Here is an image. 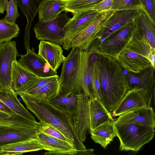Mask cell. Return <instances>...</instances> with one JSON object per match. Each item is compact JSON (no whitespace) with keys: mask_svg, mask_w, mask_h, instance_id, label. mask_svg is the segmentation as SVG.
<instances>
[{"mask_svg":"<svg viewBox=\"0 0 155 155\" xmlns=\"http://www.w3.org/2000/svg\"><path fill=\"white\" fill-rule=\"evenodd\" d=\"M45 0H16L27 19L25 29V38L27 39L26 43H29V30L32 23L38 12L42 4Z\"/></svg>","mask_w":155,"mask_h":155,"instance_id":"obj_24","label":"cell"},{"mask_svg":"<svg viewBox=\"0 0 155 155\" xmlns=\"http://www.w3.org/2000/svg\"><path fill=\"white\" fill-rule=\"evenodd\" d=\"M139 9L114 11L105 27L99 32L95 40L89 47L97 46L101 39H106L125 25L134 20Z\"/></svg>","mask_w":155,"mask_h":155,"instance_id":"obj_11","label":"cell"},{"mask_svg":"<svg viewBox=\"0 0 155 155\" xmlns=\"http://www.w3.org/2000/svg\"><path fill=\"white\" fill-rule=\"evenodd\" d=\"M11 88L18 95L25 92L40 78L22 66L17 60L12 63Z\"/></svg>","mask_w":155,"mask_h":155,"instance_id":"obj_14","label":"cell"},{"mask_svg":"<svg viewBox=\"0 0 155 155\" xmlns=\"http://www.w3.org/2000/svg\"><path fill=\"white\" fill-rule=\"evenodd\" d=\"M78 94H72L68 96L58 94L49 101L57 109L75 115L78 107Z\"/></svg>","mask_w":155,"mask_h":155,"instance_id":"obj_29","label":"cell"},{"mask_svg":"<svg viewBox=\"0 0 155 155\" xmlns=\"http://www.w3.org/2000/svg\"><path fill=\"white\" fill-rule=\"evenodd\" d=\"M0 102L26 119L35 123L37 122L34 116L20 102L17 95L12 89L0 88Z\"/></svg>","mask_w":155,"mask_h":155,"instance_id":"obj_20","label":"cell"},{"mask_svg":"<svg viewBox=\"0 0 155 155\" xmlns=\"http://www.w3.org/2000/svg\"><path fill=\"white\" fill-rule=\"evenodd\" d=\"M59 78V95L68 96L78 94L83 90L82 85V58L81 50L78 47L72 48L63 62Z\"/></svg>","mask_w":155,"mask_h":155,"instance_id":"obj_4","label":"cell"},{"mask_svg":"<svg viewBox=\"0 0 155 155\" xmlns=\"http://www.w3.org/2000/svg\"><path fill=\"white\" fill-rule=\"evenodd\" d=\"M114 121L107 122L90 133L91 139L95 143L100 144L104 149H106L116 137Z\"/></svg>","mask_w":155,"mask_h":155,"instance_id":"obj_25","label":"cell"},{"mask_svg":"<svg viewBox=\"0 0 155 155\" xmlns=\"http://www.w3.org/2000/svg\"><path fill=\"white\" fill-rule=\"evenodd\" d=\"M25 54L19 55L18 62L23 67L40 77H46L57 75L45 60L37 54L32 47L26 50Z\"/></svg>","mask_w":155,"mask_h":155,"instance_id":"obj_12","label":"cell"},{"mask_svg":"<svg viewBox=\"0 0 155 155\" xmlns=\"http://www.w3.org/2000/svg\"><path fill=\"white\" fill-rule=\"evenodd\" d=\"M114 125L121 151H138L154 136L155 128L134 123Z\"/></svg>","mask_w":155,"mask_h":155,"instance_id":"obj_5","label":"cell"},{"mask_svg":"<svg viewBox=\"0 0 155 155\" xmlns=\"http://www.w3.org/2000/svg\"><path fill=\"white\" fill-rule=\"evenodd\" d=\"M142 8L155 24V0H137Z\"/></svg>","mask_w":155,"mask_h":155,"instance_id":"obj_39","label":"cell"},{"mask_svg":"<svg viewBox=\"0 0 155 155\" xmlns=\"http://www.w3.org/2000/svg\"><path fill=\"white\" fill-rule=\"evenodd\" d=\"M81 50V49H80ZM82 58V85L83 90L89 97L93 96L90 68L89 57L91 53L88 50H81Z\"/></svg>","mask_w":155,"mask_h":155,"instance_id":"obj_31","label":"cell"},{"mask_svg":"<svg viewBox=\"0 0 155 155\" xmlns=\"http://www.w3.org/2000/svg\"><path fill=\"white\" fill-rule=\"evenodd\" d=\"M19 95L27 108L40 121L48 123L58 129L77 149L86 148L78 136L75 115L57 109L44 97L25 93Z\"/></svg>","mask_w":155,"mask_h":155,"instance_id":"obj_1","label":"cell"},{"mask_svg":"<svg viewBox=\"0 0 155 155\" xmlns=\"http://www.w3.org/2000/svg\"><path fill=\"white\" fill-rule=\"evenodd\" d=\"M134 20L120 28L95 47L89 48L91 53H100L117 60L134 27Z\"/></svg>","mask_w":155,"mask_h":155,"instance_id":"obj_7","label":"cell"},{"mask_svg":"<svg viewBox=\"0 0 155 155\" xmlns=\"http://www.w3.org/2000/svg\"><path fill=\"white\" fill-rule=\"evenodd\" d=\"M37 125L39 131L47 135L67 142L75 148L74 144L69 140L53 126L41 121L37 122Z\"/></svg>","mask_w":155,"mask_h":155,"instance_id":"obj_35","label":"cell"},{"mask_svg":"<svg viewBox=\"0 0 155 155\" xmlns=\"http://www.w3.org/2000/svg\"><path fill=\"white\" fill-rule=\"evenodd\" d=\"M37 139L50 151H62L76 149L70 143L62 140L47 135L39 131Z\"/></svg>","mask_w":155,"mask_h":155,"instance_id":"obj_27","label":"cell"},{"mask_svg":"<svg viewBox=\"0 0 155 155\" xmlns=\"http://www.w3.org/2000/svg\"><path fill=\"white\" fill-rule=\"evenodd\" d=\"M94 150L93 149H74L62 151H48L45 153V155H93Z\"/></svg>","mask_w":155,"mask_h":155,"instance_id":"obj_38","label":"cell"},{"mask_svg":"<svg viewBox=\"0 0 155 155\" xmlns=\"http://www.w3.org/2000/svg\"><path fill=\"white\" fill-rule=\"evenodd\" d=\"M135 25L141 31L153 51L155 50V24L142 8L139 9L134 19Z\"/></svg>","mask_w":155,"mask_h":155,"instance_id":"obj_23","label":"cell"},{"mask_svg":"<svg viewBox=\"0 0 155 155\" xmlns=\"http://www.w3.org/2000/svg\"><path fill=\"white\" fill-rule=\"evenodd\" d=\"M117 61L129 72L138 73L149 67L155 68V52L134 22L133 29Z\"/></svg>","mask_w":155,"mask_h":155,"instance_id":"obj_3","label":"cell"},{"mask_svg":"<svg viewBox=\"0 0 155 155\" xmlns=\"http://www.w3.org/2000/svg\"><path fill=\"white\" fill-rule=\"evenodd\" d=\"M59 90L60 82L58 79L39 88L27 91L24 93L31 95L43 96L49 101L55 98L59 94Z\"/></svg>","mask_w":155,"mask_h":155,"instance_id":"obj_32","label":"cell"},{"mask_svg":"<svg viewBox=\"0 0 155 155\" xmlns=\"http://www.w3.org/2000/svg\"><path fill=\"white\" fill-rule=\"evenodd\" d=\"M59 76L58 75L46 77H40L26 91H31L39 88L52 81L59 79Z\"/></svg>","mask_w":155,"mask_h":155,"instance_id":"obj_41","label":"cell"},{"mask_svg":"<svg viewBox=\"0 0 155 155\" xmlns=\"http://www.w3.org/2000/svg\"><path fill=\"white\" fill-rule=\"evenodd\" d=\"M66 4V0H45L38 12L39 21L47 22L55 19L65 11Z\"/></svg>","mask_w":155,"mask_h":155,"instance_id":"obj_22","label":"cell"},{"mask_svg":"<svg viewBox=\"0 0 155 155\" xmlns=\"http://www.w3.org/2000/svg\"><path fill=\"white\" fill-rule=\"evenodd\" d=\"M18 6L16 0H9L7 5L6 14L3 19L9 22L15 23L17 19L19 16Z\"/></svg>","mask_w":155,"mask_h":155,"instance_id":"obj_37","label":"cell"},{"mask_svg":"<svg viewBox=\"0 0 155 155\" xmlns=\"http://www.w3.org/2000/svg\"><path fill=\"white\" fill-rule=\"evenodd\" d=\"M102 12L93 10H85L73 14V17L70 18L64 28L66 34L64 41L83 30Z\"/></svg>","mask_w":155,"mask_h":155,"instance_id":"obj_15","label":"cell"},{"mask_svg":"<svg viewBox=\"0 0 155 155\" xmlns=\"http://www.w3.org/2000/svg\"><path fill=\"white\" fill-rule=\"evenodd\" d=\"M5 0V3L7 5V4L8 1V0Z\"/></svg>","mask_w":155,"mask_h":155,"instance_id":"obj_45","label":"cell"},{"mask_svg":"<svg viewBox=\"0 0 155 155\" xmlns=\"http://www.w3.org/2000/svg\"><path fill=\"white\" fill-rule=\"evenodd\" d=\"M142 8L137 0H113L112 9L114 11Z\"/></svg>","mask_w":155,"mask_h":155,"instance_id":"obj_36","label":"cell"},{"mask_svg":"<svg viewBox=\"0 0 155 155\" xmlns=\"http://www.w3.org/2000/svg\"><path fill=\"white\" fill-rule=\"evenodd\" d=\"M38 54L43 58L54 71H57L65 59L61 47L58 44L41 40Z\"/></svg>","mask_w":155,"mask_h":155,"instance_id":"obj_18","label":"cell"},{"mask_svg":"<svg viewBox=\"0 0 155 155\" xmlns=\"http://www.w3.org/2000/svg\"><path fill=\"white\" fill-rule=\"evenodd\" d=\"M39 129L29 130H13L0 133V150L1 146L31 138H37Z\"/></svg>","mask_w":155,"mask_h":155,"instance_id":"obj_28","label":"cell"},{"mask_svg":"<svg viewBox=\"0 0 155 155\" xmlns=\"http://www.w3.org/2000/svg\"><path fill=\"white\" fill-rule=\"evenodd\" d=\"M11 115L5 112L0 111V117L8 118L11 117Z\"/></svg>","mask_w":155,"mask_h":155,"instance_id":"obj_44","label":"cell"},{"mask_svg":"<svg viewBox=\"0 0 155 155\" xmlns=\"http://www.w3.org/2000/svg\"><path fill=\"white\" fill-rule=\"evenodd\" d=\"M20 29L15 23L0 19V43L11 41L18 36Z\"/></svg>","mask_w":155,"mask_h":155,"instance_id":"obj_33","label":"cell"},{"mask_svg":"<svg viewBox=\"0 0 155 155\" xmlns=\"http://www.w3.org/2000/svg\"><path fill=\"white\" fill-rule=\"evenodd\" d=\"M89 109L90 121V133L103 124L114 121L111 114L102 102L93 96L89 97Z\"/></svg>","mask_w":155,"mask_h":155,"instance_id":"obj_19","label":"cell"},{"mask_svg":"<svg viewBox=\"0 0 155 155\" xmlns=\"http://www.w3.org/2000/svg\"><path fill=\"white\" fill-rule=\"evenodd\" d=\"M89 62L93 96L98 98L102 103L103 97L100 84V66L97 54L94 53L90 54Z\"/></svg>","mask_w":155,"mask_h":155,"instance_id":"obj_30","label":"cell"},{"mask_svg":"<svg viewBox=\"0 0 155 155\" xmlns=\"http://www.w3.org/2000/svg\"><path fill=\"white\" fill-rule=\"evenodd\" d=\"M104 0H66L65 12L73 14L84 9L96 5Z\"/></svg>","mask_w":155,"mask_h":155,"instance_id":"obj_34","label":"cell"},{"mask_svg":"<svg viewBox=\"0 0 155 155\" xmlns=\"http://www.w3.org/2000/svg\"><path fill=\"white\" fill-rule=\"evenodd\" d=\"M126 75L130 89L136 86L145 89L151 102L154 95L155 68L149 67L138 73L128 72Z\"/></svg>","mask_w":155,"mask_h":155,"instance_id":"obj_17","label":"cell"},{"mask_svg":"<svg viewBox=\"0 0 155 155\" xmlns=\"http://www.w3.org/2000/svg\"><path fill=\"white\" fill-rule=\"evenodd\" d=\"M7 5L5 0H0V13L3 14L6 11Z\"/></svg>","mask_w":155,"mask_h":155,"instance_id":"obj_43","label":"cell"},{"mask_svg":"<svg viewBox=\"0 0 155 155\" xmlns=\"http://www.w3.org/2000/svg\"><path fill=\"white\" fill-rule=\"evenodd\" d=\"M70 19L67 12H65L60 14L55 19L51 21H39L34 28L35 37L38 40L62 45L66 34L64 28Z\"/></svg>","mask_w":155,"mask_h":155,"instance_id":"obj_8","label":"cell"},{"mask_svg":"<svg viewBox=\"0 0 155 155\" xmlns=\"http://www.w3.org/2000/svg\"><path fill=\"white\" fill-rule=\"evenodd\" d=\"M112 4L113 0H104L96 5L85 8L80 11L85 10H93L99 12H102L112 10Z\"/></svg>","mask_w":155,"mask_h":155,"instance_id":"obj_40","label":"cell"},{"mask_svg":"<svg viewBox=\"0 0 155 155\" xmlns=\"http://www.w3.org/2000/svg\"><path fill=\"white\" fill-rule=\"evenodd\" d=\"M114 125L134 123L155 128V115L151 106L138 108L119 116Z\"/></svg>","mask_w":155,"mask_h":155,"instance_id":"obj_13","label":"cell"},{"mask_svg":"<svg viewBox=\"0 0 155 155\" xmlns=\"http://www.w3.org/2000/svg\"><path fill=\"white\" fill-rule=\"evenodd\" d=\"M98 55L102 103L110 112L117 106L130 87L123 68L117 61L100 53Z\"/></svg>","mask_w":155,"mask_h":155,"instance_id":"obj_2","label":"cell"},{"mask_svg":"<svg viewBox=\"0 0 155 155\" xmlns=\"http://www.w3.org/2000/svg\"><path fill=\"white\" fill-rule=\"evenodd\" d=\"M151 103L147 91L143 88L134 86L127 91L113 110L112 116H119L138 108L150 107Z\"/></svg>","mask_w":155,"mask_h":155,"instance_id":"obj_10","label":"cell"},{"mask_svg":"<svg viewBox=\"0 0 155 155\" xmlns=\"http://www.w3.org/2000/svg\"><path fill=\"white\" fill-rule=\"evenodd\" d=\"M37 129H38L37 122L30 121L17 114L8 118L0 117V133L9 131Z\"/></svg>","mask_w":155,"mask_h":155,"instance_id":"obj_21","label":"cell"},{"mask_svg":"<svg viewBox=\"0 0 155 155\" xmlns=\"http://www.w3.org/2000/svg\"><path fill=\"white\" fill-rule=\"evenodd\" d=\"M16 43L9 41L0 43V88L11 89L12 63L19 55Z\"/></svg>","mask_w":155,"mask_h":155,"instance_id":"obj_9","label":"cell"},{"mask_svg":"<svg viewBox=\"0 0 155 155\" xmlns=\"http://www.w3.org/2000/svg\"><path fill=\"white\" fill-rule=\"evenodd\" d=\"M0 111L5 112L11 115L16 114L1 102H0Z\"/></svg>","mask_w":155,"mask_h":155,"instance_id":"obj_42","label":"cell"},{"mask_svg":"<svg viewBox=\"0 0 155 155\" xmlns=\"http://www.w3.org/2000/svg\"><path fill=\"white\" fill-rule=\"evenodd\" d=\"M114 12L113 10L102 12L83 30L65 41L62 45L63 48L68 50L71 48L78 47L82 51L88 50L99 32L105 26Z\"/></svg>","mask_w":155,"mask_h":155,"instance_id":"obj_6","label":"cell"},{"mask_svg":"<svg viewBox=\"0 0 155 155\" xmlns=\"http://www.w3.org/2000/svg\"><path fill=\"white\" fill-rule=\"evenodd\" d=\"M78 107L75 116L78 134L81 141L83 143L90 130L89 97L83 91L78 94Z\"/></svg>","mask_w":155,"mask_h":155,"instance_id":"obj_16","label":"cell"},{"mask_svg":"<svg viewBox=\"0 0 155 155\" xmlns=\"http://www.w3.org/2000/svg\"><path fill=\"white\" fill-rule=\"evenodd\" d=\"M45 150V147L37 139L31 138L13 143L6 144L0 147V150L20 153Z\"/></svg>","mask_w":155,"mask_h":155,"instance_id":"obj_26","label":"cell"}]
</instances>
